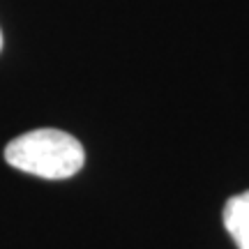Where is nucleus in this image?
Instances as JSON below:
<instances>
[{
	"label": "nucleus",
	"mask_w": 249,
	"mask_h": 249,
	"mask_svg": "<svg viewBox=\"0 0 249 249\" xmlns=\"http://www.w3.org/2000/svg\"><path fill=\"white\" fill-rule=\"evenodd\" d=\"M5 161L12 169L44 180H65L83 169L86 152L76 136L60 129H33L17 136L5 148Z\"/></svg>",
	"instance_id": "1"
},
{
	"label": "nucleus",
	"mask_w": 249,
	"mask_h": 249,
	"mask_svg": "<svg viewBox=\"0 0 249 249\" xmlns=\"http://www.w3.org/2000/svg\"><path fill=\"white\" fill-rule=\"evenodd\" d=\"M0 49H2V33H0Z\"/></svg>",
	"instance_id": "3"
},
{
	"label": "nucleus",
	"mask_w": 249,
	"mask_h": 249,
	"mask_svg": "<svg viewBox=\"0 0 249 249\" xmlns=\"http://www.w3.org/2000/svg\"><path fill=\"white\" fill-rule=\"evenodd\" d=\"M224 226L238 249H249V189L231 196L224 205Z\"/></svg>",
	"instance_id": "2"
}]
</instances>
